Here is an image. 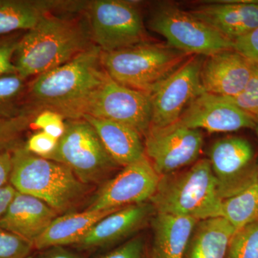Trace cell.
Instances as JSON below:
<instances>
[{"label": "cell", "instance_id": "35", "mask_svg": "<svg viewBox=\"0 0 258 258\" xmlns=\"http://www.w3.org/2000/svg\"><path fill=\"white\" fill-rule=\"evenodd\" d=\"M13 168V154L0 148V189L9 184Z\"/></svg>", "mask_w": 258, "mask_h": 258}, {"label": "cell", "instance_id": "4", "mask_svg": "<svg viewBox=\"0 0 258 258\" xmlns=\"http://www.w3.org/2000/svg\"><path fill=\"white\" fill-rule=\"evenodd\" d=\"M149 203L156 213L191 217L198 221L221 217L222 200L208 158L161 176Z\"/></svg>", "mask_w": 258, "mask_h": 258}, {"label": "cell", "instance_id": "1", "mask_svg": "<svg viewBox=\"0 0 258 258\" xmlns=\"http://www.w3.org/2000/svg\"><path fill=\"white\" fill-rule=\"evenodd\" d=\"M95 45L84 11H55L22 35L13 62L23 79L36 77Z\"/></svg>", "mask_w": 258, "mask_h": 258}, {"label": "cell", "instance_id": "2", "mask_svg": "<svg viewBox=\"0 0 258 258\" xmlns=\"http://www.w3.org/2000/svg\"><path fill=\"white\" fill-rule=\"evenodd\" d=\"M101 54V49L93 45L72 60L33 78L27 85L24 110L35 115L49 110L66 120L82 118L85 105L107 76Z\"/></svg>", "mask_w": 258, "mask_h": 258}, {"label": "cell", "instance_id": "16", "mask_svg": "<svg viewBox=\"0 0 258 258\" xmlns=\"http://www.w3.org/2000/svg\"><path fill=\"white\" fill-rule=\"evenodd\" d=\"M155 213L149 202L120 209L97 222L74 246L83 250L108 247L143 229Z\"/></svg>", "mask_w": 258, "mask_h": 258}, {"label": "cell", "instance_id": "22", "mask_svg": "<svg viewBox=\"0 0 258 258\" xmlns=\"http://www.w3.org/2000/svg\"><path fill=\"white\" fill-rule=\"evenodd\" d=\"M69 1L0 0V37L35 28L45 15L69 10Z\"/></svg>", "mask_w": 258, "mask_h": 258}, {"label": "cell", "instance_id": "29", "mask_svg": "<svg viewBox=\"0 0 258 258\" xmlns=\"http://www.w3.org/2000/svg\"><path fill=\"white\" fill-rule=\"evenodd\" d=\"M34 250L32 242L0 227V258H28Z\"/></svg>", "mask_w": 258, "mask_h": 258}, {"label": "cell", "instance_id": "34", "mask_svg": "<svg viewBox=\"0 0 258 258\" xmlns=\"http://www.w3.org/2000/svg\"><path fill=\"white\" fill-rule=\"evenodd\" d=\"M232 49L254 63H258V28L234 40Z\"/></svg>", "mask_w": 258, "mask_h": 258}, {"label": "cell", "instance_id": "9", "mask_svg": "<svg viewBox=\"0 0 258 258\" xmlns=\"http://www.w3.org/2000/svg\"><path fill=\"white\" fill-rule=\"evenodd\" d=\"M86 115L128 125L144 137L152 122L151 96L125 87L107 74L85 105L82 118Z\"/></svg>", "mask_w": 258, "mask_h": 258}, {"label": "cell", "instance_id": "37", "mask_svg": "<svg viewBox=\"0 0 258 258\" xmlns=\"http://www.w3.org/2000/svg\"><path fill=\"white\" fill-rule=\"evenodd\" d=\"M16 193V189L10 184L0 189V219L4 215Z\"/></svg>", "mask_w": 258, "mask_h": 258}, {"label": "cell", "instance_id": "11", "mask_svg": "<svg viewBox=\"0 0 258 258\" xmlns=\"http://www.w3.org/2000/svg\"><path fill=\"white\" fill-rule=\"evenodd\" d=\"M208 159L222 200L240 192L258 179L255 152L243 137L217 140L210 148Z\"/></svg>", "mask_w": 258, "mask_h": 258}, {"label": "cell", "instance_id": "27", "mask_svg": "<svg viewBox=\"0 0 258 258\" xmlns=\"http://www.w3.org/2000/svg\"><path fill=\"white\" fill-rule=\"evenodd\" d=\"M35 115L28 112L10 118L0 117V148L11 146L31 124Z\"/></svg>", "mask_w": 258, "mask_h": 258}, {"label": "cell", "instance_id": "30", "mask_svg": "<svg viewBox=\"0 0 258 258\" xmlns=\"http://www.w3.org/2000/svg\"><path fill=\"white\" fill-rule=\"evenodd\" d=\"M66 120L60 113L45 110L35 115L30 125L54 138L60 139L66 131Z\"/></svg>", "mask_w": 258, "mask_h": 258}, {"label": "cell", "instance_id": "3", "mask_svg": "<svg viewBox=\"0 0 258 258\" xmlns=\"http://www.w3.org/2000/svg\"><path fill=\"white\" fill-rule=\"evenodd\" d=\"M10 184L20 193L45 202L59 215L76 211L89 198L94 186L85 184L62 163L15 147Z\"/></svg>", "mask_w": 258, "mask_h": 258}, {"label": "cell", "instance_id": "5", "mask_svg": "<svg viewBox=\"0 0 258 258\" xmlns=\"http://www.w3.org/2000/svg\"><path fill=\"white\" fill-rule=\"evenodd\" d=\"M189 57L168 44L149 40L111 52L101 51V61L115 82L151 95Z\"/></svg>", "mask_w": 258, "mask_h": 258}, {"label": "cell", "instance_id": "12", "mask_svg": "<svg viewBox=\"0 0 258 258\" xmlns=\"http://www.w3.org/2000/svg\"><path fill=\"white\" fill-rule=\"evenodd\" d=\"M203 60V56H190L150 95V127L163 128L176 123L190 103L205 93L200 81Z\"/></svg>", "mask_w": 258, "mask_h": 258}, {"label": "cell", "instance_id": "20", "mask_svg": "<svg viewBox=\"0 0 258 258\" xmlns=\"http://www.w3.org/2000/svg\"><path fill=\"white\" fill-rule=\"evenodd\" d=\"M118 210H83L60 215L33 242L35 250L76 245L103 217Z\"/></svg>", "mask_w": 258, "mask_h": 258}, {"label": "cell", "instance_id": "32", "mask_svg": "<svg viewBox=\"0 0 258 258\" xmlns=\"http://www.w3.org/2000/svg\"><path fill=\"white\" fill-rule=\"evenodd\" d=\"M58 140L42 131H39L28 139L25 147L32 154L47 159L55 152Z\"/></svg>", "mask_w": 258, "mask_h": 258}, {"label": "cell", "instance_id": "7", "mask_svg": "<svg viewBox=\"0 0 258 258\" xmlns=\"http://www.w3.org/2000/svg\"><path fill=\"white\" fill-rule=\"evenodd\" d=\"M148 22L149 28L164 37L169 46L189 56L208 57L233 47V41L172 3L158 5Z\"/></svg>", "mask_w": 258, "mask_h": 258}, {"label": "cell", "instance_id": "26", "mask_svg": "<svg viewBox=\"0 0 258 258\" xmlns=\"http://www.w3.org/2000/svg\"><path fill=\"white\" fill-rule=\"evenodd\" d=\"M225 258H258V222L236 231Z\"/></svg>", "mask_w": 258, "mask_h": 258}, {"label": "cell", "instance_id": "8", "mask_svg": "<svg viewBox=\"0 0 258 258\" xmlns=\"http://www.w3.org/2000/svg\"><path fill=\"white\" fill-rule=\"evenodd\" d=\"M138 3L124 0L87 2L91 40L102 52H111L149 40Z\"/></svg>", "mask_w": 258, "mask_h": 258}, {"label": "cell", "instance_id": "39", "mask_svg": "<svg viewBox=\"0 0 258 258\" xmlns=\"http://www.w3.org/2000/svg\"><path fill=\"white\" fill-rule=\"evenodd\" d=\"M254 130L255 131L256 135H257L258 139V122H257V125H256L255 128H254Z\"/></svg>", "mask_w": 258, "mask_h": 258}, {"label": "cell", "instance_id": "31", "mask_svg": "<svg viewBox=\"0 0 258 258\" xmlns=\"http://www.w3.org/2000/svg\"><path fill=\"white\" fill-rule=\"evenodd\" d=\"M21 37L18 33L0 37V77L18 74L13 58Z\"/></svg>", "mask_w": 258, "mask_h": 258}, {"label": "cell", "instance_id": "13", "mask_svg": "<svg viewBox=\"0 0 258 258\" xmlns=\"http://www.w3.org/2000/svg\"><path fill=\"white\" fill-rule=\"evenodd\" d=\"M160 176L147 158L123 167L92 197L86 210H118L149 202L157 189Z\"/></svg>", "mask_w": 258, "mask_h": 258}, {"label": "cell", "instance_id": "6", "mask_svg": "<svg viewBox=\"0 0 258 258\" xmlns=\"http://www.w3.org/2000/svg\"><path fill=\"white\" fill-rule=\"evenodd\" d=\"M67 166L85 184L96 187L120 167L103 147L92 125L83 118L66 120V131L47 158Z\"/></svg>", "mask_w": 258, "mask_h": 258}, {"label": "cell", "instance_id": "15", "mask_svg": "<svg viewBox=\"0 0 258 258\" xmlns=\"http://www.w3.org/2000/svg\"><path fill=\"white\" fill-rule=\"evenodd\" d=\"M254 62L231 49L204 58L200 81L204 92L222 98L240 94L253 74Z\"/></svg>", "mask_w": 258, "mask_h": 258}, {"label": "cell", "instance_id": "36", "mask_svg": "<svg viewBox=\"0 0 258 258\" xmlns=\"http://www.w3.org/2000/svg\"><path fill=\"white\" fill-rule=\"evenodd\" d=\"M34 258H81L79 254L66 247L57 246L42 249Z\"/></svg>", "mask_w": 258, "mask_h": 258}, {"label": "cell", "instance_id": "17", "mask_svg": "<svg viewBox=\"0 0 258 258\" xmlns=\"http://www.w3.org/2000/svg\"><path fill=\"white\" fill-rule=\"evenodd\" d=\"M189 11L232 41L258 28V0L207 2Z\"/></svg>", "mask_w": 258, "mask_h": 258}, {"label": "cell", "instance_id": "18", "mask_svg": "<svg viewBox=\"0 0 258 258\" xmlns=\"http://www.w3.org/2000/svg\"><path fill=\"white\" fill-rule=\"evenodd\" d=\"M58 216L40 199L17 191L0 219V227L33 244Z\"/></svg>", "mask_w": 258, "mask_h": 258}, {"label": "cell", "instance_id": "23", "mask_svg": "<svg viewBox=\"0 0 258 258\" xmlns=\"http://www.w3.org/2000/svg\"><path fill=\"white\" fill-rule=\"evenodd\" d=\"M235 232L224 217L200 220L195 226L185 258H225Z\"/></svg>", "mask_w": 258, "mask_h": 258}, {"label": "cell", "instance_id": "21", "mask_svg": "<svg viewBox=\"0 0 258 258\" xmlns=\"http://www.w3.org/2000/svg\"><path fill=\"white\" fill-rule=\"evenodd\" d=\"M198 220L191 217L155 213L151 220L154 258H185Z\"/></svg>", "mask_w": 258, "mask_h": 258}, {"label": "cell", "instance_id": "25", "mask_svg": "<svg viewBox=\"0 0 258 258\" xmlns=\"http://www.w3.org/2000/svg\"><path fill=\"white\" fill-rule=\"evenodd\" d=\"M26 80L18 74L0 77V117L10 118L25 113L16 109L18 101L25 98Z\"/></svg>", "mask_w": 258, "mask_h": 258}, {"label": "cell", "instance_id": "38", "mask_svg": "<svg viewBox=\"0 0 258 258\" xmlns=\"http://www.w3.org/2000/svg\"><path fill=\"white\" fill-rule=\"evenodd\" d=\"M145 258H154V254H153L152 250L149 252L146 253Z\"/></svg>", "mask_w": 258, "mask_h": 258}, {"label": "cell", "instance_id": "28", "mask_svg": "<svg viewBox=\"0 0 258 258\" xmlns=\"http://www.w3.org/2000/svg\"><path fill=\"white\" fill-rule=\"evenodd\" d=\"M224 98L258 122V63H254L253 74L243 91L233 98Z\"/></svg>", "mask_w": 258, "mask_h": 258}, {"label": "cell", "instance_id": "24", "mask_svg": "<svg viewBox=\"0 0 258 258\" xmlns=\"http://www.w3.org/2000/svg\"><path fill=\"white\" fill-rule=\"evenodd\" d=\"M221 217L236 231L258 222V179L240 192L222 200Z\"/></svg>", "mask_w": 258, "mask_h": 258}, {"label": "cell", "instance_id": "33", "mask_svg": "<svg viewBox=\"0 0 258 258\" xmlns=\"http://www.w3.org/2000/svg\"><path fill=\"white\" fill-rule=\"evenodd\" d=\"M145 243L142 237H134L100 258H145Z\"/></svg>", "mask_w": 258, "mask_h": 258}, {"label": "cell", "instance_id": "19", "mask_svg": "<svg viewBox=\"0 0 258 258\" xmlns=\"http://www.w3.org/2000/svg\"><path fill=\"white\" fill-rule=\"evenodd\" d=\"M82 118L92 125L106 152L120 167L145 157L143 137L135 129L118 122L88 115Z\"/></svg>", "mask_w": 258, "mask_h": 258}, {"label": "cell", "instance_id": "10", "mask_svg": "<svg viewBox=\"0 0 258 258\" xmlns=\"http://www.w3.org/2000/svg\"><path fill=\"white\" fill-rule=\"evenodd\" d=\"M144 137L145 157L160 177L197 162L204 144L201 131L177 122L163 128L151 126Z\"/></svg>", "mask_w": 258, "mask_h": 258}, {"label": "cell", "instance_id": "14", "mask_svg": "<svg viewBox=\"0 0 258 258\" xmlns=\"http://www.w3.org/2000/svg\"><path fill=\"white\" fill-rule=\"evenodd\" d=\"M177 123L189 128L210 133L254 129L257 121L233 103L222 97L203 93L191 103Z\"/></svg>", "mask_w": 258, "mask_h": 258}]
</instances>
